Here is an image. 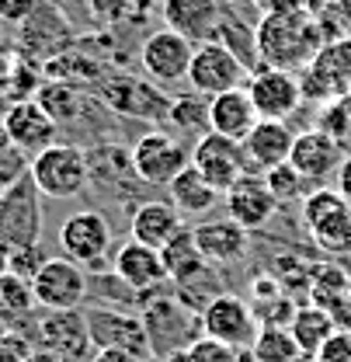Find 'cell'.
Wrapping results in <instances>:
<instances>
[{"label": "cell", "instance_id": "27", "mask_svg": "<svg viewBox=\"0 0 351 362\" xmlns=\"http://www.w3.org/2000/svg\"><path fill=\"white\" fill-rule=\"evenodd\" d=\"M167 195H171V202L184 216H206L222 202V192H216L209 181L198 175V168H191V164L167 185Z\"/></svg>", "mask_w": 351, "mask_h": 362}, {"label": "cell", "instance_id": "15", "mask_svg": "<svg viewBox=\"0 0 351 362\" xmlns=\"http://www.w3.org/2000/svg\"><path fill=\"white\" fill-rule=\"evenodd\" d=\"M88 327L94 349H122L136 359H153L150 331L139 314H122L112 307H94L88 310Z\"/></svg>", "mask_w": 351, "mask_h": 362}, {"label": "cell", "instance_id": "35", "mask_svg": "<svg viewBox=\"0 0 351 362\" xmlns=\"http://www.w3.org/2000/svg\"><path fill=\"white\" fill-rule=\"evenodd\" d=\"M45 262V251H42V244H32V247H18V251H11L7 255V272H14L18 279H35L39 275V269H42Z\"/></svg>", "mask_w": 351, "mask_h": 362}, {"label": "cell", "instance_id": "43", "mask_svg": "<svg viewBox=\"0 0 351 362\" xmlns=\"http://www.w3.org/2000/svg\"><path fill=\"white\" fill-rule=\"evenodd\" d=\"M334 178H338V192H341V195L351 202V153L345 157V164L338 168V175H334Z\"/></svg>", "mask_w": 351, "mask_h": 362}, {"label": "cell", "instance_id": "20", "mask_svg": "<svg viewBox=\"0 0 351 362\" xmlns=\"http://www.w3.org/2000/svg\"><path fill=\"white\" fill-rule=\"evenodd\" d=\"M296 133L289 129V122H275V119H258V126L240 139L244 157H247V171L251 175H268L271 168L285 164L292 153Z\"/></svg>", "mask_w": 351, "mask_h": 362}, {"label": "cell", "instance_id": "36", "mask_svg": "<svg viewBox=\"0 0 351 362\" xmlns=\"http://www.w3.org/2000/svg\"><path fill=\"white\" fill-rule=\"evenodd\" d=\"M188 352H191L195 362H237L240 359V349H233V345H226V341H216V338H209V334L195 338V341L188 345Z\"/></svg>", "mask_w": 351, "mask_h": 362}, {"label": "cell", "instance_id": "37", "mask_svg": "<svg viewBox=\"0 0 351 362\" xmlns=\"http://www.w3.org/2000/svg\"><path fill=\"white\" fill-rule=\"evenodd\" d=\"M35 341L21 331H0V362H28Z\"/></svg>", "mask_w": 351, "mask_h": 362}, {"label": "cell", "instance_id": "33", "mask_svg": "<svg viewBox=\"0 0 351 362\" xmlns=\"http://www.w3.org/2000/svg\"><path fill=\"white\" fill-rule=\"evenodd\" d=\"M264 181H268V188H271V195L278 199V206L282 202H296V199H307V188L309 181L292 168V160H285V164H278V168H271L268 175H264Z\"/></svg>", "mask_w": 351, "mask_h": 362}, {"label": "cell", "instance_id": "9", "mask_svg": "<svg viewBox=\"0 0 351 362\" xmlns=\"http://www.w3.org/2000/svg\"><path fill=\"white\" fill-rule=\"evenodd\" d=\"M307 101H334L351 94V35L331 39L316 52V59L299 74Z\"/></svg>", "mask_w": 351, "mask_h": 362}, {"label": "cell", "instance_id": "31", "mask_svg": "<svg viewBox=\"0 0 351 362\" xmlns=\"http://www.w3.org/2000/svg\"><path fill=\"white\" fill-rule=\"evenodd\" d=\"M39 303H35V293H32V282L28 279H18L14 272H4L0 275V317H25L32 314Z\"/></svg>", "mask_w": 351, "mask_h": 362}, {"label": "cell", "instance_id": "38", "mask_svg": "<svg viewBox=\"0 0 351 362\" xmlns=\"http://www.w3.org/2000/svg\"><path fill=\"white\" fill-rule=\"evenodd\" d=\"M136 7V0H90V14L101 21V25H119L126 21Z\"/></svg>", "mask_w": 351, "mask_h": 362}, {"label": "cell", "instance_id": "17", "mask_svg": "<svg viewBox=\"0 0 351 362\" xmlns=\"http://www.w3.org/2000/svg\"><path fill=\"white\" fill-rule=\"evenodd\" d=\"M4 126H7V139L25 150L28 157L42 153L45 146L56 143V133H59V122L39 105V98H21L14 101L7 112H4Z\"/></svg>", "mask_w": 351, "mask_h": 362}, {"label": "cell", "instance_id": "8", "mask_svg": "<svg viewBox=\"0 0 351 362\" xmlns=\"http://www.w3.org/2000/svg\"><path fill=\"white\" fill-rule=\"evenodd\" d=\"M59 247L70 262L84 269H101L105 258L112 255V223L97 209H81L70 213L59 223Z\"/></svg>", "mask_w": 351, "mask_h": 362}, {"label": "cell", "instance_id": "18", "mask_svg": "<svg viewBox=\"0 0 351 362\" xmlns=\"http://www.w3.org/2000/svg\"><path fill=\"white\" fill-rule=\"evenodd\" d=\"M222 4L220 0H164L160 4V18L164 28H171L177 35H184L188 42H209L220 35L222 25Z\"/></svg>", "mask_w": 351, "mask_h": 362}, {"label": "cell", "instance_id": "1", "mask_svg": "<svg viewBox=\"0 0 351 362\" xmlns=\"http://www.w3.org/2000/svg\"><path fill=\"white\" fill-rule=\"evenodd\" d=\"M254 45H258V63L303 74L316 52L327 45V32L316 18V11H285V14H261L254 25Z\"/></svg>", "mask_w": 351, "mask_h": 362}, {"label": "cell", "instance_id": "41", "mask_svg": "<svg viewBox=\"0 0 351 362\" xmlns=\"http://www.w3.org/2000/svg\"><path fill=\"white\" fill-rule=\"evenodd\" d=\"M258 14H285V11H307L313 0H251Z\"/></svg>", "mask_w": 351, "mask_h": 362}, {"label": "cell", "instance_id": "49", "mask_svg": "<svg viewBox=\"0 0 351 362\" xmlns=\"http://www.w3.org/2000/svg\"><path fill=\"white\" fill-rule=\"evenodd\" d=\"M348 7H351V0H348Z\"/></svg>", "mask_w": 351, "mask_h": 362}, {"label": "cell", "instance_id": "11", "mask_svg": "<svg viewBox=\"0 0 351 362\" xmlns=\"http://www.w3.org/2000/svg\"><path fill=\"white\" fill-rule=\"evenodd\" d=\"M35 345L52 352L59 362H90L97 352L90 341L88 314L81 310H45L35 327Z\"/></svg>", "mask_w": 351, "mask_h": 362}, {"label": "cell", "instance_id": "24", "mask_svg": "<svg viewBox=\"0 0 351 362\" xmlns=\"http://www.w3.org/2000/svg\"><path fill=\"white\" fill-rule=\"evenodd\" d=\"M258 108L251 101L247 88L226 90V94H216L209 98V129L220 136H230V139H244L258 126Z\"/></svg>", "mask_w": 351, "mask_h": 362}, {"label": "cell", "instance_id": "42", "mask_svg": "<svg viewBox=\"0 0 351 362\" xmlns=\"http://www.w3.org/2000/svg\"><path fill=\"white\" fill-rule=\"evenodd\" d=\"M90 362H146V359H136L129 352H122V349H97Z\"/></svg>", "mask_w": 351, "mask_h": 362}, {"label": "cell", "instance_id": "6", "mask_svg": "<svg viewBox=\"0 0 351 362\" xmlns=\"http://www.w3.org/2000/svg\"><path fill=\"white\" fill-rule=\"evenodd\" d=\"M143 324L150 331L153 359H164L202 338V314H195V307H188L184 300H153L143 314Z\"/></svg>", "mask_w": 351, "mask_h": 362}, {"label": "cell", "instance_id": "23", "mask_svg": "<svg viewBox=\"0 0 351 362\" xmlns=\"http://www.w3.org/2000/svg\"><path fill=\"white\" fill-rule=\"evenodd\" d=\"M191 230H195V240L209 265H233V262L247 258V251H251V230L240 226L233 216H220V220L198 223Z\"/></svg>", "mask_w": 351, "mask_h": 362}, {"label": "cell", "instance_id": "39", "mask_svg": "<svg viewBox=\"0 0 351 362\" xmlns=\"http://www.w3.org/2000/svg\"><path fill=\"white\" fill-rule=\"evenodd\" d=\"M313 359L316 362H351V331L348 327H345V331L338 327V331L323 341V349H320Z\"/></svg>", "mask_w": 351, "mask_h": 362}, {"label": "cell", "instance_id": "30", "mask_svg": "<svg viewBox=\"0 0 351 362\" xmlns=\"http://www.w3.org/2000/svg\"><path fill=\"white\" fill-rule=\"evenodd\" d=\"M251 356L254 362H303V349L296 345L292 331L289 327H278V324H261L254 345H251Z\"/></svg>", "mask_w": 351, "mask_h": 362}, {"label": "cell", "instance_id": "34", "mask_svg": "<svg viewBox=\"0 0 351 362\" xmlns=\"http://www.w3.org/2000/svg\"><path fill=\"white\" fill-rule=\"evenodd\" d=\"M39 105L45 112L63 126L70 119H77V90L73 88H63V84H45L42 94H39Z\"/></svg>", "mask_w": 351, "mask_h": 362}, {"label": "cell", "instance_id": "13", "mask_svg": "<svg viewBox=\"0 0 351 362\" xmlns=\"http://www.w3.org/2000/svg\"><path fill=\"white\" fill-rule=\"evenodd\" d=\"M191 168H198V175L209 181L216 192H222V195L244 175H251L240 139L220 136V133H213V129L195 139V146H191Z\"/></svg>", "mask_w": 351, "mask_h": 362}, {"label": "cell", "instance_id": "7", "mask_svg": "<svg viewBox=\"0 0 351 362\" xmlns=\"http://www.w3.org/2000/svg\"><path fill=\"white\" fill-rule=\"evenodd\" d=\"M261 331V320L254 314V307L237 296V293H216L206 307H202V334L216 338V341H226L240 352H247L254 345Z\"/></svg>", "mask_w": 351, "mask_h": 362}, {"label": "cell", "instance_id": "48", "mask_svg": "<svg viewBox=\"0 0 351 362\" xmlns=\"http://www.w3.org/2000/svg\"><path fill=\"white\" fill-rule=\"evenodd\" d=\"M4 272H7V251L0 247V275H4Z\"/></svg>", "mask_w": 351, "mask_h": 362}, {"label": "cell", "instance_id": "12", "mask_svg": "<svg viewBox=\"0 0 351 362\" xmlns=\"http://www.w3.org/2000/svg\"><path fill=\"white\" fill-rule=\"evenodd\" d=\"M32 293H35V303L42 310H81V303L90 293L88 272H84V265L70 262L66 255L49 258L39 269V275L32 279Z\"/></svg>", "mask_w": 351, "mask_h": 362}, {"label": "cell", "instance_id": "16", "mask_svg": "<svg viewBox=\"0 0 351 362\" xmlns=\"http://www.w3.org/2000/svg\"><path fill=\"white\" fill-rule=\"evenodd\" d=\"M345 157H348V150H345L338 139H331L323 129H316V126L296 133L292 153H289L292 168H296L309 185H327V181L338 175V168L345 164Z\"/></svg>", "mask_w": 351, "mask_h": 362}, {"label": "cell", "instance_id": "22", "mask_svg": "<svg viewBox=\"0 0 351 362\" xmlns=\"http://www.w3.org/2000/svg\"><path fill=\"white\" fill-rule=\"evenodd\" d=\"M184 213L177 209L171 199H146L132 209V220H129V233L132 240L139 244H150V247H164L171 244L177 233L184 230Z\"/></svg>", "mask_w": 351, "mask_h": 362}, {"label": "cell", "instance_id": "14", "mask_svg": "<svg viewBox=\"0 0 351 362\" xmlns=\"http://www.w3.org/2000/svg\"><path fill=\"white\" fill-rule=\"evenodd\" d=\"M247 94L258 108L261 119H275V122H289L299 108H303V81L299 74L289 70H275V66H261L251 74L247 81Z\"/></svg>", "mask_w": 351, "mask_h": 362}, {"label": "cell", "instance_id": "3", "mask_svg": "<svg viewBox=\"0 0 351 362\" xmlns=\"http://www.w3.org/2000/svg\"><path fill=\"white\" fill-rule=\"evenodd\" d=\"M251 66L220 39H209V42L195 45V56H191V70H188V88L206 94V98H216L226 90L247 88L251 81Z\"/></svg>", "mask_w": 351, "mask_h": 362}, {"label": "cell", "instance_id": "10", "mask_svg": "<svg viewBox=\"0 0 351 362\" xmlns=\"http://www.w3.org/2000/svg\"><path fill=\"white\" fill-rule=\"evenodd\" d=\"M191 56H195V42H188L171 28L146 35L139 45V66L157 88H174L181 81H188Z\"/></svg>", "mask_w": 351, "mask_h": 362}, {"label": "cell", "instance_id": "26", "mask_svg": "<svg viewBox=\"0 0 351 362\" xmlns=\"http://www.w3.org/2000/svg\"><path fill=\"white\" fill-rule=\"evenodd\" d=\"M160 258H164L167 279L177 282V286H191V282H198V279H209V269H213V265L206 262V255H202V247H198L191 226H184L171 244L160 247Z\"/></svg>", "mask_w": 351, "mask_h": 362}, {"label": "cell", "instance_id": "29", "mask_svg": "<svg viewBox=\"0 0 351 362\" xmlns=\"http://www.w3.org/2000/svg\"><path fill=\"white\" fill-rule=\"evenodd\" d=\"M167 126H174V133L181 139H198V136L209 133V98L191 90V94H181L171 101L167 108Z\"/></svg>", "mask_w": 351, "mask_h": 362}, {"label": "cell", "instance_id": "47", "mask_svg": "<svg viewBox=\"0 0 351 362\" xmlns=\"http://www.w3.org/2000/svg\"><path fill=\"white\" fill-rule=\"evenodd\" d=\"M4 146H11V139H7V126H4V119H0V150Z\"/></svg>", "mask_w": 351, "mask_h": 362}, {"label": "cell", "instance_id": "46", "mask_svg": "<svg viewBox=\"0 0 351 362\" xmlns=\"http://www.w3.org/2000/svg\"><path fill=\"white\" fill-rule=\"evenodd\" d=\"M157 4H164V0H136L139 11H150V7H157Z\"/></svg>", "mask_w": 351, "mask_h": 362}, {"label": "cell", "instance_id": "45", "mask_svg": "<svg viewBox=\"0 0 351 362\" xmlns=\"http://www.w3.org/2000/svg\"><path fill=\"white\" fill-rule=\"evenodd\" d=\"M28 362H59V359H56L52 352H45V349H39V345H35V352H32V359H28Z\"/></svg>", "mask_w": 351, "mask_h": 362}, {"label": "cell", "instance_id": "40", "mask_svg": "<svg viewBox=\"0 0 351 362\" xmlns=\"http://www.w3.org/2000/svg\"><path fill=\"white\" fill-rule=\"evenodd\" d=\"M39 0H0V21L7 25H25L35 14Z\"/></svg>", "mask_w": 351, "mask_h": 362}, {"label": "cell", "instance_id": "2", "mask_svg": "<svg viewBox=\"0 0 351 362\" xmlns=\"http://www.w3.org/2000/svg\"><path fill=\"white\" fill-rule=\"evenodd\" d=\"M28 175L35 181V188L49 199H77L90 185L88 150H81L73 143H52L42 153L32 157Z\"/></svg>", "mask_w": 351, "mask_h": 362}, {"label": "cell", "instance_id": "28", "mask_svg": "<svg viewBox=\"0 0 351 362\" xmlns=\"http://www.w3.org/2000/svg\"><path fill=\"white\" fill-rule=\"evenodd\" d=\"M289 331H292L296 345L303 349V356H316V352L323 349V341L338 331V324H334L331 310L309 303V307H299V310H296L292 324H289Z\"/></svg>", "mask_w": 351, "mask_h": 362}, {"label": "cell", "instance_id": "44", "mask_svg": "<svg viewBox=\"0 0 351 362\" xmlns=\"http://www.w3.org/2000/svg\"><path fill=\"white\" fill-rule=\"evenodd\" d=\"M160 362H195V359H191V352H188V349H177V352H171V356H164Z\"/></svg>", "mask_w": 351, "mask_h": 362}, {"label": "cell", "instance_id": "21", "mask_svg": "<svg viewBox=\"0 0 351 362\" xmlns=\"http://www.w3.org/2000/svg\"><path fill=\"white\" fill-rule=\"evenodd\" d=\"M222 202H226L230 216L240 226H247L251 233H254V230H264V226L275 220V213H278V199L271 195L264 175H244V178L222 195Z\"/></svg>", "mask_w": 351, "mask_h": 362}, {"label": "cell", "instance_id": "5", "mask_svg": "<svg viewBox=\"0 0 351 362\" xmlns=\"http://www.w3.org/2000/svg\"><path fill=\"white\" fill-rule=\"evenodd\" d=\"M42 192L35 188L32 175L18 181L7 199L0 202V247L11 255L18 247H32L42 237Z\"/></svg>", "mask_w": 351, "mask_h": 362}, {"label": "cell", "instance_id": "19", "mask_svg": "<svg viewBox=\"0 0 351 362\" xmlns=\"http://www.w3.org/2000/svg\"><path fill=\"white\" fill-rule=\"evenodd\" d=\"M112 272L115 279L132 289V293H146L153 286H164L167 282V269H164V258L157 247L150 244H139V240H126L122 247L112 251Z\"/></svg>", "mask_w": 351, "mask_h": 362}, {"label": "cell", "instance_id": "32", "mask_svg": "<svg viewBox=\"0 0 351 362\" xmlns=\"http://www.w3.org/2000/svg\"><path fill=\"white\" fill-rule=\"evenodd\" d=\"M316 129H323L331 139H338V143L351 153V94L334 98V101H327V105H323Z\"/></svg>", "mask_w": 351, "mask_h": 362}, {"label": "cell", "instance_id": "4", "mask_svg": "<svg viewBox=\"0 0 351 362\" xmlns=\"http://www.w3.org/2000/svg\"><path fill=\"white\" fill-rule=\"evenodd\" d=\"M132 153V168L136 178L143 185H171V181L191 164V150L184 146V139L167 129H150L136 139Z\"/></svg>", "mask_w": 351, "mask_h": 362}, {"label": "cell", "instance_id": "25", "mask_svg": "<svg viewBox=\"0 0 351 362\" xmlns=\"http://www.w3.org/2000/svg\"><path fill=\"white\" fill-rule=\"evenodd\" d=\"M160 90L164 88H157V84L150 88V84H143V81H136V77H122V81H115L112 88L105 90V98H108L112 108H119V112H126V115L167 122L171 101H167Z\"/></svg>", "mask_w": 351, "mask_h": 362}]
</instances>
